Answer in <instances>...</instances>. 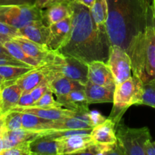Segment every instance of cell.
Returning a JSON list of instances; mask_svg holds the SVG:
<instances>
[{
  "label": "cell",
  "instance_id": "1",
  "mask_svg": "<svg viewBox=\"0 0 155 155\" xmlns=\"http://www.w3.org/2000/svg\"><path fill=\"white\" fill-rule=\"evenodd\" d=\"M106 27L110 45H118L136 61L146 30L155 24L153 9L144 0H106Z\"/></svg>",
  "mask_w": 155,
  "mask_h": 155
},
{
  "label": "cell",
  "instance_id": "2",
  "mask_svg": "<svg viewBox=\"0 0 155 155\" xmlns=\"http://www.w3.org/2000/svg\"><path fill=\"white\" fill-rule=\"evenodd\" d=\"M71 35L56 51L87 64L94 61L107 63L110 47L107 34L97 28L89 8L74 1L71 3Z\"/></svg>",
  "mask_w": 155,
  "mask_h": 155
},
{
  "label": "cell",
  "instance_id": "3",
  "mask_svg": "<svg viewBox=\"0 0 155 155\" xmlns=\"http://www.w3.org/2000/svg\"><path fill=\"white\" fill-rule=\"evenodd\" d=\"M143 82L132 74L129 79L115 85L112 110L108 119L115 126L122 120L123 115L132 105H140L143 93Z\"/></svg>",
  "mask_w": 155,
  "mask_h": 155
},
{
  "label": "cell",
  "instance_id": "4",
  "mask_svg": "<svg viewBox=\"0 0 155 155\" xmlns=\"http://www.w3.org/2000/svg\"><path fill=\"white\" fill-rule=\"evenodd\" d=\"M132 71L143 83L155 80V24L146 30Z\"/></svg>",
  "mask_w": 155,
  "mask_h": 155
},
{
  "label": "cell",
  "instance_id": "5",
  "mask_svg": "<svg viewBox=\"0 0 155 155\" xmlns=\"http://www.w3.org/2000/svg\"><path fill=\"white\" fill-rule=\"evenodd\" d=\"M117 144L124 155H145L144 145L151 140L147 127L130 128L122 121L115 126Z\"/></svg>",
  "mask_w": 155,
  "mask_h": 155
},
{
  "label": "cell",
  "instance_id": "6",
  "mask_svg": "<svg viewBox=\"0 0 155 155\" xmlns=\"http://www.w3.org/2000/svg\"><path fill=\"white\" fill-rule=\"evenodd\" d=\"M43 66L84 85L88 81V64L74 57L63 55L56 51L51 59Z\"/></svg>",
  "mask_w": 155,
  "mask_h": 155
},
{
  "label": "cell",
  "instance_id": "7",
  "mask_svg": "<svg viewBox=\"0 0 155 155\" xmlns=\"http://www.w3.org/2000/svg\"><path fill=\"white\" fill-rule=\"evenodd\" d=\"M41 12L35 5H0V21L21 29L33 21L42 20Z\"/></svg>",
  "mask_w": 155,
  "mask_h": 155
},
{
  "label": "cell",
  "instance_id": "8",
  "mask_svg": "<svg viewBox=\"0 0 155 155\" xmlns=\"http://www.w3.org/2000/svg\"><path fill=\"white\" fill-rule=\"evenodd\" d=\"M115 85L122 83L132 76V64L127 53L118 45H110L107 61Z\"/></svg>",
  "mask_w": 155,
  "mask_h": 155
},
{
  "label": "cell",
  "instance_id": "9",
  "mask_svg": "<svg viewBox=\"0 0 155 155\" xmlns=\"http://www.w3.org/2000/svg\"><path fill=\"white\" fill-rule=\"evenodd\" d=\"M47 70L48 73L46 77V81L50 90L56 95V99L68 95L71 91L84 89V85L82 83L71 80L68 77H64L62 74L53 72L49 69Z\"/></svg>",
  "mask_w": 155,
  "mask_h": 155
},
{
  "label": "cell",
  "instance_id": "10",
  "mask_svg": "<svg viewBox=\"0 0 155 155\" xmlns=\"http://www.w3.org/2000/svg\"><path fill=\"white\" fill-rule=\"evenodd\" d=\"M57 155L77 154L94 142L90 134L73 135L56 139Z\"/></svg>",
  "mask_w": 155,
  "mask_h": 155
},
{
  "label": "cell",
  "instance_id": "11",
  "mask_svg": "<svg viewBox=\"0 0 155 155\" xmlns=\"http://www.w3.org/2000/svg\"><path fill=\"white\" fill-rule=\"evenodd\" d=\"M50 35L47 47L52 51H56L63 45L69 38L71 32V15L49 26Z\"/></svg>",
  "mask_w": 155,
  "mask_h": 155
},
{
  "label": "cell",
  "instance_id": "12",
  "mask_svg": "<svg viewBox=\"0 0 155 155\" xmlns=\"http://www.w3.org/2000/svg\"><path fill=\"white\" fill-rule=\"evenodd\" d=\"M88 80L94 84L115 89V83L107 63L94 61L88 64Z\"/></svg>",
  "mask_w": 155,
  "mask_h": 155
},
{
  "label": "cell",
  "instance_id": "13",
  "mask_svg": "<svg viewBox=\"0 0 155 155\" xmlns=\"http://www.w3.org/2000/svg\"><path fill=\"white\" fill-rule=\"evenodd\" d=\"M23 91L14 81H5L0 85V116L17 105Z\"/></svg>",
  "mask_w": 155,
  "mask_h": 155
},
{
  "label": "cell",
  "instance_id": "14",
  "mask_svg": "<svg viewBox=\"0 0 155 155\" xmlns=\"http://www.w3.org/2000/svg\"><path fill=\"white\" fill-rule=\"evenodd\" d=\"M12 110L21 113H27L33 114L38 117L49 120L63 119L66 117H74V110L68 108H62V107H15Z\"/></svg>",
  "mask_w": 155,
  "mask_h": 155
},
{
  "label": "cell",
  "instance_id": "15",
  "mask_svg": "<svg viewBox=\"0 0 155 155\" xmlns=\"http://www.w3.org/2000/svg\"><path fill=\"white\" fill-rule=\"evenodd\" d=\"M50 27L45 25L42 20L34 21L25 27L18 29V36L24 37L30 41L47 46Z\"/></svg>",
  "mask_w": 155,
  "mask_h": 155
},
{
  "label": "cell",
  "instance_id": "16",
  "mask_svg": "<svg viewBox=\"0 0 155 155\" xmlns=\"http://www.w3.org/2000/svg\"><path fill=\"white\" fill-rule=\"evenodd\" d=\"M29 56L44 64L50 61L56 51H52L47 46L40 45L21 36L12 38Z\"/></svg>",
  "mask_w": 155,
  "mask_h": 155
},
{
  "label": "cell",
  "instance_id": "17",
  "mask_svg": "<svg viewBox=\"0 0 155 155\" xmlns=\"http://www.w3.org/2000/svg\"><path fill=\"white\" fill-rule=\"evenodd\" d=\"M43 135V131H33L21 128L13 131H3L2 134L4 150L15 146L24 142H31L36 138Z\"/></svg>",
  "mask_w": 155,
  "mask_h": 155
},
{
  "label": "cell",
  "instance_id": "18",
  "mask_svg": "<svg viewBox=\"0 0 155 155\" xmlns=\"http://www.w3.org/2000/svg\"><path fill=\"white\" fill-rule=\"evenodd\" d=\"M114 89L113 88L94 84L89 80L84 85V92L89 104L112 102Z\"/></svg>",
  "mask_w": 155,
  "mask_h": 155
},
{
  "label": "cell",
  "instance_id": "19",
  "mask_svg": "<svg viewBox=\"0 0 155 155\" xmlns=\"http://www.w3.org/2000/svg\"><path fill=\"white\" fill-rule=\"evenodd\" d=\"M56 101L62 106L70 110L81 113L89 111L88 101L87 99L84 89L71 91L68 95L62 98L56 99Z\"/></svg>",
  "mask_w": 155,
  "mask_h": 155
},
{
  "label": "cell",
  "instance_id": "20",
  "mask_svg": "<svg viewBox=\"0 0 155 155\" xmlns=\"http://www.w3.org/2000/svg\"><path fill=\"white\" fill-rule=\"evenodd\" d=\"M72 13L71 3H59L43 9L41 12L42 21L46 26L62 21L71 16Z\"/></svg>",
  "mask_w": 155,
  "mask_h": 155
},
{
  "label": "cell",
  "instance_id": "21",
  "mask_svg": "<svg viewBox=\"0 0 155 155\" xmlns=\"http://www.w3.org/2000/svg\"><path fill=\"white\" fill-rule=\"evenodd\" d=\"M47 73L48 70L43 66L33 68L27 74L15 80L14 83H17L23 92H30L45 80Z\"/></svg>",
  "mask_w": 155,
  "mask_h": 155
},
{
  "label": "cell",
  "instance_id": "22",
  "mask_svg": "<svg viewBox=\"0 0 155 155\" xmlns=\"http://www.w3.org/2000/svg\"><path fill=\"white\" fill-rule=\"evenodd\" d=\"M91 136L93 140L100 144L117 143L115 134V124L111 120L106 119L103 124H99L92 129Z\"/></svg>",
  "mask_w": 155,
  "mask_h": 155
},
{
  "label": "cell",
  "instance_id": "23",
  "mask_svg": "<svg viewBox=\"0 0 155 155\" xmlns=\"http://www.w3.org/2000/svg\"><path fill=\"white\" fill-rule=\"evenodd\" d=\"M3 46L8 50L9 54H10L14 58L17 59V60L26 64L31 67V68H36L43 65V62L40 61L36 60V59L30 57V56H29L27 53H25V51L21 48V47L20 46L14 39H10V40L6 41V42L3 44Z\"/></svg>",
  "mask_w": 155,
  "mask_h": 155
},
{
  "label": "cell",
  "instance_id": "24",
  "mask_svg": "<svg viewBox=\"0 0 155 155\" xmlns=\"http://www.w3.org/2000/svg\"><path fill=\"white\" fill-rule=\"evenodd\" d=\"M90 12L97 28L104 34H107L106 23L107 19L108 7L106 0H94L92 7L90 8Z\"/></svg>",
  "mask_w": 155,
  "mask_h": 155
},
{
  "label": "cell",
  "instance_id": "25",
  "mask_svg": "<svg viewBox=\"0 0 155 155\" xmlns=\"http://www.w3.org/2000/svg\"><path fill=\"white\" fill-rule=\"evenodd\" d=\"M30 148L33 155H57L56 141L45 135L31 141L30 142Z\"/></svg>",
  "mask_w": 155,
  "mask_h": 155
},
{
  "label": "cell",
  "instance_id": "26",
  "mask_svg": "<svg viewBox=\"0 0 155 155\" xmlns=\"http://www.w3.org/2000/svg\"><path fill=\"white\" fill-rule=\"evenodd\" d=\"M74 129H93L92 126L85 121L76 117H66L63 119L49 120L44 130H74Z\"/></svg>",
  "mask_w": 155,
  "mask_h": 155
},
{
  "label": "cell",
  "instance_id": "27",
  "mask_svg": "<svg viewBox=\"0 0 155 155\" xmlns=\"http://www.w3.org/2000/svg\"><path fill=\"white\" fill-rule=\"evenodd\" d=\"M33 68L12 65H0V75L4 81H15Z\"/></svg>",
  "mask_w": 155,
  "mask_h": 155
},
{
  "label": "cell",
  "instance_id": "28",
  "mask_svg": "<svg viewBox=\"0 0 155 155\" xmlns=\"http://www.w3.org/2000/svg\"><path fill=\"white\" fill-rule=\"evenodd\" d=\"M48 122L49 120L43 119L30 114L21 113V123L24 129L33 131H44L46 124Z\"/></svg>",
  "mask_w": 155,
  "mask_h": 155
},
{
  "label": "cell",
  "instance_id": "29",
  "mask_svg": "<svg viewBox=\"0 0 155 155\" xmlns=\"http://www.w3.org/2000/svg\"><path fill=\"white\" fill-rule=\"evenodd\" d=\"M3 116V131H13L22 128L21 113L11 110Z\"/></svg>",
  "mask_w": 155,
  "mask_h": 155
},
{
  "label": "cell",
  "instance_id": "30",
  "mask_svg": "<svg viewBox=\"0 0 155 155\" xmlns=\"http://www.w3.org/2000/svg\"><path fill=\"white\" fill-rule=\"evenodd\" d=\"M141 104L155 108V80L143 85V93L140 105Z\"/></svg>",
  "mask_w": 155,
  "mask_h": 155
},
{
  "label": "cell",
  "instance_id": "31",
  "mask_svg": "<svg viewBox=\"0 0 155 155\" xmlns=\"http://www.w3.org/2000/svg\"><path fill=\"white\" fill-rule=\"evenodd\" d=\"M33 107H62L56 100L53 98V93L51 90H48L43 96H41L37 101H34Z\"/></svg>",
  "mask_w": 155,
  "mask_h": 155
},
{
  "label": "cell",
  "instance_id": "32",
  "mask_svg": "<svg viewBox=\"0 0 155 155\" xmlns=\"http://www.w3.org/2000/svg\"><path fill=\"white\" fill-rule=\"evenodd\" d=\"M30 142H24L3 150L0 155H33L30 148Z\"/></svg>",
  "mask_w": 155,
  "mask_h": 155
},
{
  "label": "cell",
  "instance_id": "33",
  "mask_svg": "<svg viewBox=\"0 0 155 155\" xmlns=\"http://www.w3.org/2000/svg\"><path fill=\"white\" fill-rule=\"evenodd\" d=\"M48 90H50V88H49V86L48 84H47L45 79L40 84H39L37 86H36L33 90L30 91V94H31L33 100L36 101H37L41 96H43V95Z\"/></svg>",
  "mask_w": 155,
  "mask_h": 155
},
{
  "label": "cell",
  "instance_id": "34",
  "mask_svg": "<svg viewBox=\"0 0 155 155\" xmlns=\"http://www.w3.org/2000/svg\"><path fill=\"white\" fill-rule=\"evenodd\" d=\"M74 0H36L35 6L40 10L59 3H71Z\"/></svg>",
  "mask_w": 155,
  "mask_h": 155
},
{
  "label": "cell",
  "instance_id": "35",
  "mask_svg": "<svg viewBox=\"0 0 155 155\" xmlns=\"http://www.w3.org/2000/svg\"><path fill=\"white\" fill-rule=\"evenodd\" d=\"M34 101L30 92H23L15 107H30Z\"/></svg>",
  "mask_w": 155,
  "mask_h": 155
},
{
  "label": "cell",
  "instance_id": "36",
  "mask_svg": "<svg viewBox=\"0 0 155 155\" xmlns=\"http://www.w3.org/2000/svg\"><path fill=\"white\" fill-rule=\"evenodd\" d=\"M89 118H90V123L92 125L93 127H96V126L101 124L107 119V117L102 115L97 110H90L89 111Z\"/></svg>",
  "mask_w": 155,
  "mask_h": 155
},
{
  "label": "cell",
  "instance_id": "37",
  "mask_svg": "<svg viewBox=\"0 0 155 155\" xmlns=\"http://www.w3.org/2000/svg\"><path fill=\"white\" fill-rule=\"evenodd\" d=\"M0 33L14 38L18 36V29L11 27L0 21Z\"/></svg>",
  "mask_w": 155,
  "mask_h": 155
},
{
  "label": "cell",
  "instance_id": "38",
  "mask_svg": "<svg viewBox=\"0 0 155 155\" xmlns=\"http://www.w3.org/2000/svg\"><path fill=\"white\" fill-rule=\"evenodd\" d=\"M36 0H0V5H35Z\"/></svg>",
  "mask_w": 155,
  "mask_h": 155
},
{
  "label": "cell",
  "instance_id": "39",
  "mask_svg": "<svg viewBox=\"0 0 155 155\" xmlns=\"http://www.w3.org/2000/svg\"><path fill=\"white\" fill-rule=\"evenodd\" d=\"M0 65H12V66L26 67V68H31L26 64L14 58H0Z\"/></svg>",
  "mask_w": 155,
  "mask_h": 155
},
{
  "label": "cell",
  "instance_id": "40",
  "mask_svg": "<svg viewBox=\"0 0 155 155\" xmlns=\"http://www.w3.org/2000/svg\"><path fill=\"white\" fill-rule=\"evenodd\" d=\"M145 155H155V142L148 141L144 145Z\"/></svg>",
  "mask_w": 155,
  "mask_h": 155
},
{
  "label": "cell",
  "instance_id": "41",
  "mask_svg": "<svg viewBox=\"0 0 155 155\" xmlns=\"http://www.w3.org/2000/svg\"><path fill=\"white\" fill-rule=\"evenodd\" d=\"M0 58H12V56L9 54L8 50L3 46V45H0Z\"/></svg>",
  "mask_w": 155,
  "mask_h": 155
},
{
  "label": "cell",
  "instance_id": "42",
  "mask_svg": "<svg viewBox=\"0 0 155 155\" xmlns=\"http://www.w3.org/2000/svg\"><path fill=\"white\" fill-rule=\"evenodd\" d=\"M74 2L79 3V4L84 5L87 6L89 8H91L92 7L93 4H94V0H74Z\"/></svg>",
  "mask_w": 155,
  "mask_h": 155
},
{
  "label": "cell",
  "instance_id": "43",
  "mask_svg": "<svg viewBox=\"0 0 155 155\" xmlns=\"http://www.w3.org/2000/svg\"><path fill=\"white\" fill-rule=\"evenodd\" d=\"M12 39V38L10 37V36H6V35L0 33V45H3V44H4L6 41L10 40V39Z\"/></svg>",
  "mask_w": 155,
  "mask_h": 155
},
{
  "label": "cell",
  "instance_id": "44",
  "mask_svg": "<svg viewBox=\"0 0 155 155\" xmlns=\"http://www.w3.org/2000/svg\"><path fill=\"white\" fill-rule=\"evenodd\" d=\"M3 132V116H0V136Z\"/></svg>",
  "mask_w": 155,
  "mask_h": 155
},
{
  "label": "cell",
  "instance_id": "45",
  "mask_svg": "<svg viewBox=\"0 0 155 155\" xmlns=\"http://www.w3.org/2000/svg\"><path fill=\"white\" fill-rule=\"evenodd\" d=\"M3 150H4V143H3L2 137V136H0V154Z\"/></svg>",
  "mask_w": 155,
  "mask_h": 155
},
{
  "label": "cell",
  "instance_id": "46",
  "mask_svg": "<svg viewBox=\"0 0 155 155\" xmlns=\"http://www.w3.org/2000/svg\"><path fill=\"white\" fill-rule=\"evenodd\" d=\"M145 2L153 9V0H144Z\"/></svg>",
  "mask_w": 155,
  "mask_h": 155
},
{
  "label": "cell",
  "instance_id": "47",
  "mask_svg": "<svg viewBox=\"0 0 155 155\" xmlns=\"http://www.w3.org/2000/svg\"><path fill=\"white\" fill-rule=\"evenodd\" d=\"M153 15H154V17H155V0H153Z\"/></svg>",
  "mask_w": 155,
  "mask_h": 155
},
{
  "label": "cell",
  "instance_id": "48",
  "mask_svg": "<svg viewBox=\"0 0 155 155\" xmlns=\"http://www.w3.org/2000/svg\"><path fill=\"white\" fill-rule=\"evenodd\" d=\"M3 82H5V81H4V80H3L2 77H1V75H0V85H1L2 83H3Z\"/></svg>",
  "mask_w": 155,
  "mask_h": 155
}]
</instances>
